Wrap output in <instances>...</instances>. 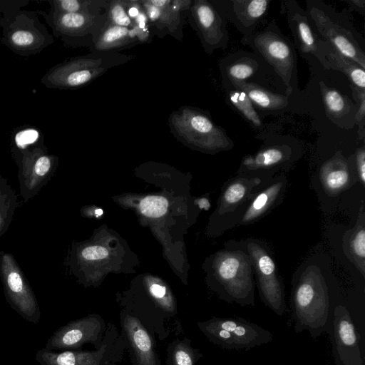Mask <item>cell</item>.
Here are the masks:
<instances>
[{"label":"cell","instance_id":"8992f818","mask_svg":"<svg viewBox=\"0 0 365 365\" xmlns=\"http://www.w3.org/2000/svg\"><path fill=\"white\" fill-rule=\"evenodd\" d=\"M241 43L250 46L271 65L287 87L289 93L292 92L296 67L294 51L290 41L282 35L274 21L262 30L242 36Z\"/></svg>","mask_w":365,"mask_h":365},{"label":"cell","instance_id":"4316f807","mask_svg":"<svg viewBox=\"0 0 365 365\" xmlns=\"http://www.w3.org/2000/svg\"><path fill=\"white\" fill-rule=\"evenodd\" d=\"M320 88L328 115L334 118H339L349 111L351 102L339 91L327 87L322 82L320 83Z\"/></svg>","mask_w":365,"mask_h":365},{"label":"cell","instance_id":"5b68a950","mask_svg":"<svg viewBox=\"0 0 365 365\" xmlns=\"http://www.w3.org/2000/svg\"><path fill=\"white\" fill-rule=\"evenodd\" d=\"M307 7L311 25L321 38L364 69L365 53L357 41L359 35L348 19L321 1H308Z\"/></svg>","mask_w":365,"mask_h":365},{"label":"cell","instance_id":"484cf974","mask_svg":"<svg viewBox=\"0 0 365 365\" xmlns=\"http://www.w3.org/2000/svg\"><path fill=\"white\" fill-rule=\"evenodd\" d=\"M227 98L230 103L252 125L259 128L262 121L252 103L248 96L241 90L228 86Z\"/></svg>","mask_w":365,"mask_h":365},{"label":"cell","instance_id":"9c48e42d","mask_svg":"<svg viewBox=\"0 0 365 365\" xmlns=\"http://www.w3.org/2000/svg\"><path fill=\"white\" fill-rule=\"evenodd\" d=\"M190 12L204 51L210 54L226 48L229 42L227 20L207 0H193Z\"/></svg>","mask_w":365,"mask_h":365},{"label":"cell","instance_id":"d6a6232c","mask_svg":"<svg viewBox=\"0 0 365 365\" xmlns=\"http://www.w3.org/2000/svg\"><path fill=\"white\" fill-rule=\"evenodd\" d=\"M352 90L355 101L359 105L355 118L360 127L362 135H364V118H365V90L359 89L353 85L350 86Z\"/></svg>","mask_w":365,"mask_h":365},{"label":"cell","instance_id":"603a6c76","mask_svg":"<svg viewBox=\"0 0 365 365\" xmlns=\"http://www.w3.org/2000/svg\"><path fill=\"white\" fill-rule=\"evenodd\" d=\"M191 0H150V4L160 9V15L157 22L152 26L155 30L161 31L165 30L166 33L180 40L182 34V14L190 11L192 4Z\"/></svg>","mask_w":365,"mask_h":365},{"label":"cell","instance_id":"ac0fdd59","mask_svg":"<svg viewBox=\"0 0 365 365\" xmlns=\"http://www.w3.org/2000/svg\"><path fill=\"white\" fill-rule=\"evenodd\" d=\"M151 41L148 27L141 29L135 25L125 27L108 23L93 47V51H117Z\"/></svg>","mask_w":365,"mask_h":365},{"label":"cell","instance_id":"836d02e7","mask_svg":"<svg viewBox=\"0 0 365 365\" xmlns=\"http://www.w3.org/2000/svg\"><path fill=\"white\" fill-rule=\"evenodd\" d=\"M354 165L358 182L362 185H365V149L361 147L355 153Z\"/></svg>","mask_w":365,"mask_h":365},{"label":"cell","instance_id":"7402d4cb","mask_svg":"<svg viewBox=\"0 0 365 365\" xmlns=\"http://www.w3.org/2000/svg\"><path fill=\"white\" fill-rule=\"evenodd\" d=\"M343 252L363 277H365V211L361 207L354 226L346 230L341 240Z\"/></svg>","mask_w":365,"mask_h":365},{"label":"cell","instance_id":"4dcf8cb0","mask_svg":"<svg viewBox=\"0 0 365 365\" xmlns=\"http://www.w3.org/2000/svg\"><path fill=\"white\" fill-rule=\"evenodd\" d=\"M127 1L128 0L110 1L107 9L108 24L125 27L135 26L127 12Z\"/></svg>","mask_w":365,"mask_h":365},{"label":"cell","instance_id":"7c38bea8","mask_svg":"<svg viewBox=\"0 0 365 365\" xmlns=\"http://www.w3.org/2000/svg\"><path fill=\"white\" fill-rule=\"evenodd\" d=\"M243 36L252 35L266 24L269 0H216L210 1Z\"/></svg>","mask_w":365,"mask_h":365},{"label":"cell","instance_id":"f546056e","mask_svg":"<svg viewBox=\"0 0 365 365\" xmlns=\"http://www.w3.org/2000/svg\"><path fill=\"white\" fill-rule=\"evenodd\" d=\"M200 355L190 346V343L180 341L171 349L170 365H195Z\"/></svg>","mask_w":365,"mask_h":365},{"label":"cell","instance_id":"cb8c5ba5","mask_svg":"<svg viewBox=\"0 0 365 365\" xmlns=\"http://www.w3.org/2000/svg\"><path fill=\"white\" fill-rule=\"evenodd\" d=\"M228 86L242 91L248 96L253 106L260 110H279L285 108L288 104V96L273 93L253 83L241 81Z\"/></svg>","mask_w":365,"mask_h":365},{"label":"cell","instance_id":"83f0119b","mask_svg":"<svg viewBox=\"0 0 365 365\" xmlns=\"http://www.w3.org/2000/svg\"><path fill=\"white\" fill-rule=\"evenodd\" d=\"M198 327L209 340L220 347L230 350H242L233 335L209 320L198 323Z\"/></svg>","mask_w":365,"mask_h":365},{"label":"cell","instance_id":"d4e9b609","mask_svg":"<svg viewBox=\"0 0 365 365\" xmlns=\"http://www.w3.org/2000/svg\"><path fill=\"white\" fill-rule=\"evenodd\" d=\"M258 67V62L254 58L244 56L220 68V70L224 80L227 81L228 86H231L236 83L246 81L255 73Z\"/></svg>","mask_w":365,"mask_h":365},{"label":"cell","instance_id":"b9f144b4","mask_svg":"<svg viewBox=\"0 0 365 365\" xmlns=\"http://www.w3.org/2000/svg\"><path fill=\"white\" fill-rule=\"evenodd\" d=\"M276 365H282V364H276Z\"/></svg>","mask_w":365,"mask_h":365},{"label":"cell","instance_id":"8fae6325","mask_svg":"<svg viewBox=\"0 0 365 365\" xmlns=\"http://www.w3.org/2000/svg\"><path fill=\"white\" fill-rule=\"evenodd\" d=\"M105 327L102 318L94 315L71 322L49 337L45 349L68 350L80 348L86 343H100Z\"/></svg>","mask_w":365,"mask_h":365},{"label":"cell","instance_id":"f35d334b","mask_svg":"<svg viewBox=\"0 0 365 365\" xmlns=\"http://www.w3.org/2000/svg\"><path fill=\"white\" fill-rule=\"evenodd\" d=\"M150 293L151 294L155 297L157 299H158L161 304V305L167 310H168V307H167V305L163 299L164 297L165 296L166 294V289L165 287L163 286H161V285H159V284H153L150 288Z\"/></svg>","mask_w":365,"mask_h":365},{"label":"cell","instance_id":"74e56055","mask_svg":"<svg viewBox=\"0 0 365 365\" xmlns=\"http://www.w3.org/2000/svg\"><path fill=\"white\" fill-rule=\"evenodd\" d=\"M51 167L50 159L46 156L39 158L35 164V172L39 176L46 175Z\"/></svg>","mask_w":365,"mask_h":365},{"label":"cell","instance_id":"4fadbf2b","mask_svg":"<svg viewBox=\"0 0 365 365\" xmlns=\"http://www.w3.org/2000/svg\"><path fill=\"white\" fill-rule=\"evenodd\" d=\"M287 187L285 173H281L256 190L237 226L252 225L279 205Z\"/></svg>","mask_w":365,"mask_h":365},{"label":"cell","instance_id":"277c9868","mask_svg":"<svg viewBox=\"0 0 365 365\" xmlns=\"http://www.w3.org/2000/svg\"><path fill=\"white\" fill-rule=\"evenodd\" d=\"M214 265L220 297L242 307L255 306V275L249 255L227 248L217 254Z\"/></svg>","mask_w":365,"mask_h":365},{"label":"cell","instance_id":"44dd1931","mask_svg":"<svg viewBox=\"0 0 365 365\" xmlns=\"http://www.w3.org/2000/svg\"><path fill=\"white\" fill-rule=\"evenodd\" d=\"M123 327L138 364L158 365L150 336L141 322L135 317L128 316L123 319Z\"/></svg>","mask_w":365,"mask_h":365},{"label":"cell","instance_id":"9a60e30c","mask_svg":"<svg viewBox=\"0 0 365 365\" xmlns=\"http://www.w3.org/2000/svg\"><path fill=\"white\" fill-rule=\"evenodd\" d=\"M333 335L336 354L343 365H363L359 341L352 319L346 307L336 306L333 312Z\"/></svg>","mask_w":365,"mask_h":365},{"label":"cell","instance_id":"30bf717a","mask_svg":"<svg viewBox=\"0 0 365 365\" xmlns=\"http://www.w3.org/2000/svg\"><path fill=\"white\" fill-rule=\"evenodd\" d=\"M316 189L319 197L336 199L358 182L354 158H346L336 153L320 166L317 177Z\"/></svg>","mask_w":365,"mask_h":365},{"label":"cell","instance_id":"6da1fadb","mask_svg":"<svg viewBox=\"0 0 365 365\" xmlns=\"http://www.w3.org/2000/svg\"><path fill=\"white\" fill-rule=\"evenodd\" d=\"M290 304L296 332L307 331L316 339L327 331L330 302L327 281L319 265L303 266L294 276Z\"/></svg>","mask_w":365,"mask_h":365},{"label":"cell","instance_id":"1f68e13d","mask_svg":"<svg viewBox=\"0 0 365 365\" xmlns=\"http://www.w3.org/2000/svg\"><path fill=\"white\" fill-rule=\"evenodd\" d=\"M168 200L160 196H148L140 202V208L143 215L150 217H159L167 211Z\"/></svg>","mask_w":365,"mask_h":365},{"label":"cell","instance_id":"52a82bcc","mask_svg":"<svg viewBox=\"0 0 365 365\" xmlns=\"http://www.w3.org/2000/svg\"><path fill=\"white\" fill-rule=\"evenodd\" d=\"M261 184L258 178L236 175L224 185L216 214L219 233L237 226L250 199Z\"/></svg>","mask_w":365,"mask_h":365},{"label":"cell","instance_id":"7a4b0ae2","mask_svg":"<svg viewBox=\"0 0 365 365\" xmlns=\"http://www.w3.org/2000/svg\"><path fill=\"white\" fill-rule=\"evenodd\" d=\"M170 133L185 144L207 152L229 150L234 142L216 125L210 114L196 107L182 106L169 115Z\"/></svg>","mask_w":365,"mask_h":365},{"label":"cell","instance_id":"8d00e7d4","mask_svg":"<svg viewBox=\"0 0 365 365\" xmlns=\"http://www.w3.org/2000/svg\"><path fill=\"white\" fill-rule=\"evenodd\" d=\"M12 41L18 46H29L34 40L33 34L26 31H17L11 36Z\"/></svg>","mask_w":365,"mask_h":365},{"label":"cell","instance_id":"60d3db41","mask_svg":"<svg viewBox=\"0 0 365 365\" xmlns=\"http://www.w3.org/2000/svg\"><path fill=\"white\" fill-rule=\"evenodd\" d=\"M96 214L97 215H101L103 214V210L101 209H97L96 210Z\"/></svg>","mask_w":365,"mask_h":365},{"label":"cell","instance_id":"d590c367","mask_svg":"<svg viewBox=\"0 0 365 365\" xmlns=\"http://www.w3.org/2000/svg\"><path fill=\"white\" fill-rule=\"evenodd\" d=\"M38 137V133L36 130L29 129L17 133L15 140L19 147H24L35 142Z\"/></svg>","mask_w":365,"mask_h":365},{"label":"cell","instance_id":"2e32d148","mask_svg":"<svg viewBox=\"0 0 365 365\" xmlns=\"http://www.w3.org/2000/svg\"><path fill=\"white\" fill-rule=\"evenodd\" d=\"M281 13L286 16L296 46L303 54L318 58V40L307 12L296 1L281 2Z\"/></svg>","mask_w":365,"mask_h":365},{"label":"cell","instance_id":"3957f363","mask_svg":"<svg viewBox=\"0 0 365 365\" xmlns=\"http://www.w3.org/2000/svg\"><path fill=\"white\" fill-rule=\"evenodd\" d=\"M225 245L249 255L262 301L277 315L282 316L286 311L284 286L268 245L259 239L248 237L231 240Z\"/></svg>","mask_w":365,"mask_h":365},{"label":"cell","instance_id":"f1b7e54d","mask_svg":"<svg viewBox=\"0 0 365 365\" xmlns=\"http://www.w3.org/2000/svg\"><path fill=\"white\" fill-rule=\"evenodd\" d=\"M110 2V1L106 0L59 1L61 7L65 13H81L93 15L103 14L101 11L103 9H108Z\"/></svg>","mask_w":365,"mask_h":365},{"label":"cell","instance_id":"5bb4252c","mask_svg":"<svg viewBox=\"0 0 365 365\" xmlns=\"http://www.w3.org/2000/svg\"><path fill=\"white\" fill-rule=\"evenodd\" d=\"M117 348L103 341L95 351H64L55 352L45 348L39 349L35 356L40 365H115Z\"/></svg>","mask_w":365,"mask_h":365},{"label":"cell","instance_id":"e0dca14e","mask_svg":"<svg viewBox=\"0 0 365 365\" xmlns=\"http://www.w3.org/2000/svg\"><path fill=\"white\" fill-rule=\"evenodd\" d=\"M4 274L6 291L12 308L25 320L34 324L38 323L41 319L39 307L21 274L11 267Z\"/></svg>","mask_w":365,"mask_h":365},{"label":"cell","instance_id":"e575fe53","mask_svg":"<svg viewBox=\"0 0 365 365\" xmlns=\"http://www.w3.org/2000/svg\"><path fill=\"white\" fill-rule=\"evenodd\" d=\"M108 255V250L102 246H91L82 251V256L88 260L103 259Z\"/></svg>","mask_w":365,"mask_h":365},{"label":"cell","instance_id":"ab89813d","mask_svg":"<svg viewBox=\"0 0 365 365\" xmlns=\"http://www.w3.org/2000/svg\"><path fill=\"white\" fill-rule=\"evenodd\" d=\"M350 8L354 10L361 13V14H364L365 12V1L364 0H347L345 1Z\"/></svg>","mask_w":365,"mask_h":365},{"label":"cell","instance_id":"d6986e66","mask_svg":"<svg viewBox=\"0 0 365 365\" xmlns=\"http://www.w3.org/2000/svg\"><path fill=\"white\" fill-rule=\"evenodd\" d=\"M209 321L230 331L242 350H249L268 344L274 339L269 331L241 317H212Z\"/></svg>","mask_w":365,"mask_h":365},{"label":"cell","instance_id":"ba28073f","mask_svg":"<svg viewBox=\"0 0 365 365\" xmlns=\"http://www.w3.org/2000/svg\"><path fill=\"white\" fill-rule=\"evenodd\" d=\"M297 155L288 145H272L260 149L254 155L245 156L237 175L258 178L264 185L277 173H284L297 160Z\"/></svg>","mask_w":365,"mask_h":365},{"label":"cell","instance_id":"ffe728a7","mask_svg":"<svg viewBox=\"0 0 365 365\" xmlns=\"http://www.w3.org/2000/svg\"><path fill=\"white\" fill-rule=\"evenodd\" d=\"M327 69H334L345 74L355 87L365 90V72L360 66L339 52L329 41L318 40V58Z\"/></svg>","mask_w":365,"mask_h":365}]
</instances>
